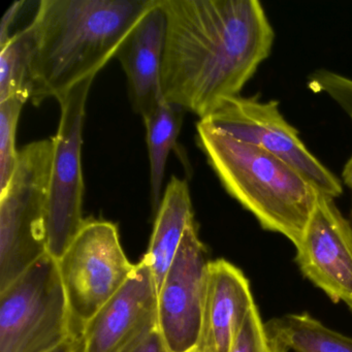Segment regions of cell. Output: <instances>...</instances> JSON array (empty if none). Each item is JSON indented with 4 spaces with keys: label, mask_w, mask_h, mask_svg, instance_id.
Segmentation results:
<instances>
[{
    "label": "cell",
    "mask_w": 352,
    "mask_h": 352,
    "mask_svg": "<svg viewBox=\"0 0 352 352\" xmlns=\"http://www.w3.org/2000/svg\"><path fill=\"white\" fill-rule=\"evenodd\" d=\"M166 19V102L205 119L240 96L271 54L273 28L257 0H160Z\"/></svg>",
    "instance_id": "6da1fadb"
},
{
    "label": "cell",
    "mask_w": 352,
    "mask_h": 352,
    "mask_svg": "<svg viewBox=\"0 0 352 352\" xmlns=\"http://www.w3.org/2000/svg\"><path fill=\"white\" fill-rule=\"evenodd\" d=\"M157 0H42L34 32L32 104L96 78Z\"/></svg>",
    "instance_id": "7a4b0ae2"
},
{
    "label": "cell",
    "mask_w": 352,
    "mask_h": 352,
    "mask_svg": "<svg viewBox=\"0 0 352 352\" xmlns=\"http://www.w3.org/2000/svg\"><path fill=\"white\" fill-rule=\"evenodd\" d=\"M197 143L226 190L263 228L302 242L321 195L302 174L270 152L199 120Z\"/></svg>",
    "instance_id": "3957f363"
},
{
    "label": "cell",
    "mask_w": 352,
    "mask_h": 352,
    "mask_svg": "<svg viewBox=\"0 0 352 352\" xmlns=\"http://www.w3.org/2000/svg\"><path fill=\"white\" fill-rule=\"evenodd\" d=\"M53 140L22 148L15 172L0 192V292L48 254L47 204Z\"/></svg>",
    "instance_id": "277c9868"
},
{
    "label": "cell",
    "mask_w": 352,
    "mask_h": 352,
    "mask_svg": "<svg viewBox=\"0 0 352 352\" xmlns=\"http://www.w3.org/2000/svg\"><path fill=\"white\" fill-rule=\"evenodd\" d=\"M75 333L58 261L51 255L0 292V352H49Z\"/></svg>",
    "instance_id": "5b68a950"
},
{
    "label": "cell",
    "mask_w": 352,
    "mask_h": 352,
    "mask_svg": "<svg viewBox=\"0 0 352 352\" xmlns=\"http://www.w3.org/2000/svg\"><path fill=\"white\" fill-rule=\"evenodd\" d=\"M57 261L78 335L124 285L135 267L121 246L118 228L104 220L86 221Z\"/></svg>",
    "instance_id": "8992f818"
},
{
    "label": "cell",
    "mask_w": 352,
    "mask_h": 352,
    "mask_svg": "<svg viewBox=\"0 0 352 352\" xmlns=\"http://www.w3.org/2000/svg\"><path fill=\"white\" fill-rule=\"evenodd\" d=\"M94 78L72 88L57 102L61 116L53 138L52 166L47 204L48 254L59 261L85 224L82 170L83 123L88 94Z\"/></svg>",
    "instance_id": "52a82bcc"
},
{
    "label": "cell",
    "mask_w": 352,
    "mask_h": 352,
    "mask_svg": "<svg viewBox=\"0 0 352 352\" xmlns=\"http://www.w3.org/2000/svg\"><path fill=\"white\" fill-rule=\"evenodd\" d=\"M201 121L234 139L281 158L321 195L335 199L343 192L339 179L307 149L298 131L280 113L277 100L263 102L257 96H236L220 104Z\"/></svg>",
    "instance_id": "ba28073f"
},
{
    "label": "cell",
    "mask_w": 352,
    "mask_h": 352,
    "mask_svg": "<svg viewBox=\"0 0 352 352\" xmlns=\"http://www.w3.org/2000/svg\"><path fill=\"white\" fill-rule=\"evenodd\" d=\"M211 261L195 223L182 242L157 292L158 331L170 352L197 347Z\"/></svg>",
    "instance_id": "9c48e42d"
},
{
    "label": "cell",
    "mask_w": 352,
    "mask_h": 352,
    "mask_svg": "<svg viewBox=\"0 0 352 352\" xmlns=\"http://www.w3.org/2000/svg\"><path fill=\"white\" fill-rule=\"evenodd\" d=\"M156 331L157 285L143 258L124 285L82 329L83 352H125Z\"/></svg>",
    "instance_id": "30bf717a"
},
{
    "label": "cell",
    "mask_w": 352,
    "mask_h": 352,
    "mask_svg": "<svg viewBox=\"0 0 352 352\" xmlns=\"http://www.w3.org/2000/svg\"><path fill=\"white\" fill-rule=\"evenodd\" d=\"M296 261L307 279L352 312V226L331 197L319 195Z\"/></svg>",
    "instance_id": "8fae6325"
},
{
    "label": "cell",
    "mask_w": 352,
    "mask_h": 352,
    "mask_svg": "<svg viewBox=\"0 0 352 352\" xmlns=\"http://www.w3.org/2000/svg\"><path fill=\"white\" fill-rule=\"evenodd\" d=\"M250 283L224 259L211 261L197 348L199 352H230L251 309Z\"/></svg>",
    "instance_id": "7c38bea8"
},
{
    "label": "cell",
    "mask_w": 352,
    "mask_h": 352,
    "mask_svg": "<svg viewBox=\"0 0 352 352\" xmlns=\"http://www.w3.org/2000/svg\"><path fill=\"white\" fill-rule=\"evenodd\" d=\"M166 36V15L160 0H157L133 28L116 55L126 74L133 108L143 119L164 98L162 71Z\"/></svg>",
    "instance_id": "4fadbf2b"
},
{
    "label": "cell",
    "mask_w": 352,
    "mask_h": 352,
    "mask_svg": "<svg viewBox=\"0 0 352 352\" xmlns=\"http://www.w3.org/2000/svg\"><path fill=\"white\" fill-rule=\"evenodd\" d=\"M195 220L188 184L172 176L156 213L149 248L144 256L153 271L157 292L178 252L185 230Z\"/></svg>",
    "instance_id": "5bb4252c"
},
{
    "label": "cell",
    "mask_w": 352,
    "mask_h": 352,
    "mask_svg": "<svg viewBox=\"0 0 352 352\" xmlns=\"http://www.w3.org/2000/svg\"><path fill=\"white\" fill-rule=\"evenodd\" d=\"M265 325L276 352H352V338L306 313L284 315Z\"/></svg>",
    "instance_id": "9a60e30c"
},
{
    "label": "cell",
    "mask_w": 352,
    "mask_h": 352,
    "mask_svg": "<svg viewBox=\"0 0 352 352\" xmlns=\"http://www.w3.org/2000/svg\"><path fill=\"white\" fill-rule=\"evenodd\" d=\"M183 112L184 110L180 107L175 106L164 98L153 112L143 119L150 160V195L152 208L156 213L162 203V199L160 197L166 175V162L180 133Z\"/></svg>",
    "instance_id": "2e32d148"
},
{
    "label": "cell",
    "mask_w": 352,
    "mask_h": 352,
    "mask_svg": "<svg viewBox=\"0 0 352 352\" xmlns=\"http://www.w3.org/2000/svg\"><path fill=\"white\" fill-rule=\"evenodd\" d=\"M34 32L28 26L0 47V102L15 96L32 98Z\"/></svg>",
    "instance_id": "e0dca14e"
},
{
    "label": "cell",
    "mask_w": 352,
    "mask_h": 352,
    "mask_svg": "<svg viewBox=\"0 0 352 352\" xmlns=\"http://www.w3.org/2000/svg\"><path fill=\"white\" fill-rule=\"evenodd\" d=\"M30 98L15 96L0 102V192L7 188L19 160L16 147L18 122Z\"/></svg>",
    "instance_id": "ac0fdd59"
},
{
    "label": "cell",
    "mask_w": 352,
    "mask_h": 352,
    "mask_svg": "<svg viewBox=\"0 0 352 352\" xmlns=\"http://www.w3.org/2000/svg\"><path fill=\"white\" fill-rule=\"evenodd\" d=\"M230 352H276L256 306L251 309Z\"/></svg>",
    "instance_id": "d6986e66"
},
{
    "label": "cell",
    "mask_w": 352,
    "mask_h": 352,
    "mask_svg": "<svg viewBox=\"0 0 352 352\" xmlns=\"http://www.w3.org/2000/svg\"><path fill=\"white\" fill-rule=\"evenodd\" d=\"M320 90L333 98L352 120V79L336 73L323 77Z\"/></svg>",
    "instance_id": "ffe728a7"
},
{
    "label": "cell",
    "mask_w": 352,
    "mask_h": 352,
    "mask_svg": "<svg viewBox=\"0 0 352 352\" xmlns=\"http://www.w3.org/2000/svg\"><path fill=\"white\" fill-rule=\"evenodd\" d=\"M25 5L24 1H15L9 9L6 11L5 15L3 16L1 23H0V47L5 46L8 41L11 38L10 30L13 26L16 18L19 15L22 7Z\"/></svg>",
    "instance_id": "44dd1931"
},
{
    "label": "cell",
    "mask_w": 352,
    "mask_h": 352,
    "mask_svg": "<svg viewBox=\"0 0 352 352\" xmlns=\"http://www.w3.org/2000/svg\"><path fill=\"white\" fill-rule=\"evenodd\" d=\"M125 352H170L164 342V338L160 335V331H154L153 333L146 338L144 341L138 345L133 346L131 349Z\"/></svg>",
    "instance_id": "7402d4cb"
},
{
    "label": "cell",
    "mask_w": 352,
    "mask_h": 352,
    "mask_svg": "<svg viewBox=\"0 0 352 352\" xmlns=\"http://www.w3.org/2000/svg\"><path fill=\"white\" fill-rule=\"evenodd\" d=\"M49 352H83V341H82L81 335L75 333L58 347Z\"/></svg>",
    "instance_id": "603a6c76"
},
{
    "label": "cell",
    "mask_w": 352,
    "mask_h": 352,
    "mask_svg": "<svg viewBox=\"0 0 352 352\" xmlns=\"http://www.w3.org/2000/svg\"><path fill=\"white\" fill-rule=\"evenodd\" d=\"M343 180L344 183L352 190V156L344 168Z\"/></svg>",
    "instance_id": "cb8c5ba5"
},
{
    "label": "cell",
    "mask_w": 352,
    "mask_h": 352,
    "mask_svg": "<svg viewBox=\"0 0 352 352\" xmlns=\"http://www.w3.org/2000/svg\"><path fill=\"white\" fill-rule=\"evenodd\" d=\"M185 352H199V351L197 347H195V348H192V349L187 350V351H185Z\"/></svg>",
    "instance_id": "d4e9b609"
}]
</instances>
